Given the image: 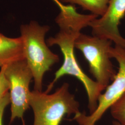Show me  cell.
<instances>
[{"label":"cell","mask_w":125,"mask_h":125,"mask_svg":"<svg viewBox=\"0 0 125 125\" xmlns=\"http://www.w3.org/2000/svg\"><path fill=\"white\" fill-rule=\"evenodd\" d=\"M55 18V22L59 30L53 37L46 40L48 46H58L63 56L62 66L55 73V77L45 91L46 93L53 88L55 83L62 76L70 75L80 81L85 88L88 97V108L90 114L94 112L98 105L99 96L105 89L95 81L93 80L81 69L76 58L74 49L76 39L81 30L98 16L93 14L79 13L73 5H67L66 9L60 10Z\"/></svg>","instance_id":"cell-1"},{"label":"cell","mask_w":125,"mask_h":125,"mask_svg":"<svg viewBox=\"0 0 125 125\" xmlns=\"http://www.w3.org/2000/svg\"><path fill=\"white\" fill-rule=\"evenodd\" d=\"M50 30L49 26L41 25L34 21L20 27L25 58L34 82V90L40 91H42L45 72L59 61L58 55L51 51L45 40V35Z\"/></svg>","instance_id":"cell-2"},{"label":"cell","mask_w":125,"mask_h":125,"mask_svg":"<svg viewBox=\"0 0 125 125\" xmlns=\"http://www.w3.org/2000/svg\"><path fill=\"white\" fill-rule=\"evenodd\" d=\"M29 104L34 113L33 125H60L64 116L81 113L79 103L70 92L67 83L52 94L30 91Z\"/></svg>","instance_id":"cell-3"},{"label":"cell","mask_w":125,"mask_h":125,"mask_svg":"<svg viewBox=\"0 0 125 125\" xmlns=\"http://www.w3.org/2000/svg\"><path fill=\"white\" fill-rule=\"evenodd\" d=\"M112 42L107 39L81 33L75 43V47L80 51L88 62L90 73L105 89L117 73L109 54Z\"/></svg>","instance_id":"cell-4"},{"label":"cell","mask_w":125,"mask_h":125,"mask_svg":"<svg viewBox=\"0 0 125 125\" xmlns=\"http://www.w3.org/2000/svg\"><path fill=\"white\" fill-rule=\"evenodd\" d=\"M4 75L9 84L11 123L16 118L23 120L30 107L29 85L33 75L25 58L5 64Z\"/></svg>","instance_id":"cell-5"},{"label":"cell","mask_w":125,"mask_h":125,"mask_svg":"<svg viewBox=\"0 0 125 125\" xmlns=\"http://www.w3.org/2000/svg\"><path fill=\"white\" fill-rule=\"evenodd\" d=\"M111 58H115L119 65V69L112 83L106 88L104 93L99 96L98 105L94 112L89 115L81 112L74 116L72 120L79 125H95L108 109L125 92V48L115 45L109 51Z\"/></svg>","instance_id":"cell-6"},{"label":"cell","mask_w":125,"mask_h":125,"mask_svg":"<svg viewBox=\"0 0 125 125\" xmlns=\"http://www.w3.org/2000/svg\"><path fill=\"white\" fill-rule=\"evenodd\" d=\"M125 16V0H109L106 13L89 24L93 36L110 40L125 48V39L119 28Z\"/></svg>","instance_id":"cell-7"},{"label":"cell","mask_w":125,"mask_h":125,"mask_svg":"<svg viewBox=\"0 0 125 125\" xmlns=\"http://www.w3.org/2000/svg\"><path fill=\"white\" fill-rule=\"evenodd\" d=\"M21 38H10L0 32V67L25 59Z\"/></svg>","instance_id":"cell-8"},{"label":"cell","mask_w":125,"mask_h":125,"mask_svg":"<svg viewBox=\"0 0 125 125\" xmlns=\"http://www.w3.org/2000/svg\"><path fill=\"white\" fill-rule=\"evenodd\" d=\"M63 3L77 5L91 14L101 17L106 13L109 0H60Z\"/></svg>","instance_id":"cell-9"},{"label":"cell","mask_w":125,"mask_h":125,"mask_svg":"<svg viewBox=\"0 0 125 125\" xmlns=\"http://www.w3.org/2000/svg\"><path fill=\"white\" fill-rule=\"evenodd\" d=\"M110 112L116 121L125 125V92L110 107Z\"/></svg>","instance_id":"cell-10"},{"label":"cell","mask_w":125,"mask_h":125,"mask_svg":"<svg viewBox=\"0 0 125 125\" xmlns=\"http://www.w3.org/2000/svg\"><path fill=\"white\" fill-rule=\"evenodd\" d=\"M5 65L1 67L0 71V99L9 90V84L4 75Z\"/></svg>","instance_id":"cell-11"},{"label":"cell","mask_w":125,"mask_h":125,"mask_svg":"<svg viewBox=\"0 0 125 125\" xmlns=\"http://www.w3.org/2000/svg\"><path fill=\"white\" fill-rule=\"evenodd\" d=\"M10 103V94L8 92L0 99V125H3V117L5 109Z\"/></svg>","instance_id":"cell-12"},{"label":"cell","mask_w":125,"mask_h":125,"mask_svg":"<svg viewBox=\"0 0 125 125\" xmlns=\"http://www.w3.org/2000/svg\"><path fill=\"white\" fill-rule=\"evenodd\" d=\"M58 6L60 10H63L67 8V5H65L60 1V0H52Z\"/></svg>","instance_id":"cell-13"},{"label":"cell","mask_w":125,"mask_h":125,"mask_svg":"<svg viewBox=\"0 0 125 125\" xmlns=\"http://www.w3.org/2000/svg\"><path fill=\"white\" fill-rule=\"evenodd\" d=\"M112 125H122L120 123L118 122L117 121H113L112 122Z\"/></svg>","instance_id":"cell-14"}]
</instances>
